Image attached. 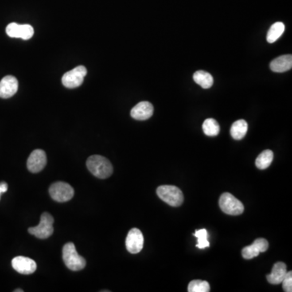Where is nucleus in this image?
Listing matches in <instances>:
<instances>
[{
  "label": "nucleus",
  "mask_w": 292,
  "mask_h": 292,
  "mask_svg": "<svg viewBox=\"0 0 292 292\" xmlns=\"http://www.w3.org/2000/svg\"><path fill=\"white\" fill-rule=\"evenodd\" d=\"M219 206L223 213L232 216L241 215L244 211L243 203L229 192H225L220 196Z\"/></svg>",
  "instance_id": "nucleus-4"
},
{
  "label": "nucleus",
  "mask_w": 292,
  "mask_h": 292,
  "mask_svg": "<svg viewBox=\"0 0 292 292\" xmlns=\"http://www.w3.org/2000/svg\"><path fill=\"white\" fill-rule=\"evenodd\" d=\"M284 291H292V272H286V275L282 281Z\"/></svg>",
  "instance_id": "nucleus-24"
},
{
  "label": "nucleus",
  "mask_w": 292,
  "mask_h": 292,
  "mask_svg": "<svg viewBox=\"0 0 292 292\" xmlns=\"http://www.w3.org/2000/svg\"><path fill=\"white\" fill-rule=\"evenodd\" d=\"M6 33L10 37L28 40L33 37L34 29L30 25H19L17 23H11L7 26Z\"/></svg>",
  "instance_id": "nucleus-9"
},
{
  "label": "nucleus",
  "mask_w": 292,
  "mask_h": 292,
  "mask_svg": "<svg viewBox=\"0 0 292 292\" xmlns=\"http://www.w3.org/2000/svg\"><path fill=\"white\" fill-rule=\"evenodd\" d=\"M15 292H23V290H21V289H18V290H15Z\"/></svg>",
  "instance_id": "nucleus-26"
},
{
  "label": "nucleus",
  "mask_w": 292,
  "mask_h": 292,
  "mask_svg": "<svg viewBox=\"0 0 292 292\" xmlns=\"http://www.w3.org/2000/svg\"><path fill=\"white\" fill-rule=\"evenodd\" d=\"M63 260L69 270L79 271L86 267V261L77 254L73 243H66L63 247Z\"/></svg>",
  "instance_id": "nucleus-2"
},
{
  "label": "nucleus",
  "mask_w": 292,
  "mask_h": 292,
  "mask_svg": "<svg viewBox=\"0 0 292 292\" xmlns=\"http://www.w3.org/2000/svg\"><path fill=\"white\" fill-rule=\"evenodd\" d=\"M86 165L89 171L97 178L106 179L112 175V165L107 158L102 156H91L87 160Z\"/></svg>",
  "instance_id": "nucleus-1"
},
{
  "label": "nucleus",
  "mask_w": 292,
  "mask_h": 292,
  "mask_svg": "<svg viewBox=\"0 0 292 292\" xmlns=\"http://www.w3.org/2000/svg\"><path fill=\"white\" fill-rule=\"evenodd\" d=\"M12 266L16 271L25 275L33 274L37 270V264L33 260L21 256L13 258Z\"/></svg>",
  "instance_id": "nucleus-11"
},
{
  "label": "nucleus",
  "mask_w": 292,
  "mask_h": 292,
  "mask_svg": "<svg viewBox=\"0 0 292 292\" xmlns=\"http://www.w3.org/2000/svg\"><path fill=\"white\" fill-rule=\"evenodd\" d=\"M47 155L41 149H35L27 161V168L32 173H38L43 171L47 165Z\"/></svg>",
  "instance_id": "nucleus-10"
},
{
  "label": "nucleus",
  "mask_w": 292,
  "mask_h": 292,
  "mask_svg": "<svg viewBox=\"0 0 292 292\" xmlns=\"http://www.w3.org/2000/svg\"><path fill=\"white\" fill-rule=\"evenodd\" d=\"M193 80L203 89H210L214 84V78L211 74L204 71H197L193 75Z\"/></svg>",
  "instance_id": "nucleus-18"
},
{
  "label": "nucleus",
  "mask_w": 292,
  "mask_h": 292,
  "mask_svg": "<svg viewBox=\"0 0 292 292\" xmlns=\"http://www.w3.org/2000/svg\"><path fill=\"white\" fill-rule=\"evenodd\" d=\"M202 129L204 134L208 137L218 136L220 131L219 123L215 119H205L203 123Z\"/></svg>",
  "instance_id": "nucleus-21"
},
{
  "label": "nucleus",
  "mask_w": 292,
  "mask_h": 292,
  "mask_svg": "<svg viewBox=\"0 0 292 292\" xmlns=\"http://www.w3.org/2000/svg\"><path fill=\"white\" fill-rule=\"evenodd\" d=\"M54 218L49 213H43L40 223L37 227L29 228V232L38 239H47L54 232Z\"/></svg>",
  "instance_id": "nucleus-5"
},
{
  "label": "nucleus",
  "mask_w": 292,
  "mask_h": 292,
  "mask_svg": "<svg viewBox=\"0 0 292 292\" xmlns=\"http://www.w3.org/2000/svg\"><path fill=\"white\" fill-rule=\"evenodd\" d=\"M284 30H285V25H284L283 23H274V25H272L268 31L267 37H266L268 43H275L282 36Z\"/></svg>",
  "instance_id": "nucleus-20"
},
{
  "label": "nucleus",
  "mask_w": 292,
  "mask_h": 292,
  "mask_svg": "<svg viewBox=\"0 0 292 292\" xmlns=\"http://www.w3.org/2000/svg\"><path fill=\"white\" fill-rule=\"evenodd\" d=\"M273 159H274V153L270 149H266L265 151L260 153L259 156L257 157L256 165L258 169H266L270 166Z\"/></svg>",
  "instance_id": "nucleus-19"
},
{
  "label": "nucleus",
  "mask_w": 292,
  "mask_h": 292,
  "mask_svg": "<svg viewBox=\"0 0 292 292\" xmlns=\"http://www.w3.org/2000/svg\"><path fill=\"white\" fill-rule=\"evenodd\" d=\"M8 189H9V186L6 182L0 183V197H1V194L6 192Z\"/></svg>",
  "instance_id": "nucleus-25"
},
{
  "label": "nucleus",
  "mask_w": 292,
  "mask_h": 292,
  "mask_svg": "<svg viewBox=\"0 0 292 292\" xmlns=\"http://www.w3.org/2000/svg\"><path fill=\"white\" fill-rule=\"evenodd\" d=\"M87 75V69L84 66H78L69 72H66L62 78V83L66 88L75 89L81 86Z\"/></svg>",
  "instance_id": "nucleus-6"
},
{
  "label": "nucleus",
  "mask_w": 292,
  "mask_h": 292,
  "mask_svg": "<svg viewBox=\"0 0 292 292\" xmlns=\"http://www.w3.org/2000/svg\"><path fill=\"white\" fill-rule=\"evenodd\" d=\"M188 290L189 292H208L211 286L206 281L193 280L188 284Z\"/></svg>",
  "instance_id": "nucleus-22"
},
{
  "label": "nucleus",
  "mask_w": 292,
  "mask_h": 292,
  "mask_svg": "<svg viewBox=\"0 0 292 292\" xmlns=\"http://www.w3.org/2000/svg\"><path fill=\"white\" fill-rule=\"evenodd\" d=\"M193 235L197 238L196 247H198V248L203 249V248H205V247H210V242L208 241V233H207L205 229L197 230L193 234Z\"/></svg>",
  "instance_id": "nucleus-23"
},
{
  "label": "nucleus",
  "mask_w": 292,
  "mask_h": 292,
  "mask_svg": "<svg viewBox=\"0 0 292 292\" xmlns=\"http://www.w3.org/2000/svg\"><path fill=\"white\" fill-rule=\"evenodd\" d=\"M269 247V243L266 239H256L254 243L250 246L243 247L242 249V256L244 259H252L259 255L261 253L267 251Z\"/></svg>",
  "instance_id": "nucleus-12"
},
{
  "label": "nucleus",
  "mask_w": 292,
  "mask_h": 292,
  "mask_svg": "<svg viewBox=\"0 0 292 292\" xmlns=\"http://www.w3.org/2000/svg\"><path fill=\"white\" fill-rule=\"evenodd\" d=\"M144 236L139 229L133 228L129 231L126 238V247L132 254H137L142 250Z\"/></svg>",
  "instance_id": "nucleus-8"
},
{
  "label": "nucleus",
  "mask_w": 292,
  "mask_h": 292,
  "mask_svg": "<svg viewBox=\"0 0 292 292\" xmlns=\"http://www.w3.org/2000/svg\"><path fill=\"white\" fill-rule=\"evenodd\" d=\"M51 198L58 202H66L73 197L74 189L70 184L64 182H56L50 187Z\"/></svg>",
  "instance_id": "nucleus-7"
},
{
  "label": "nucleus",
  "mask_w": 292,
  "mask_h": 292,
  "mask_svg": "<svg viewBox=\"0 0 292 292\" xmlns=\"http://www.w3.org/2000/svg\"><path fill=\"white\" fill-rule=\"evenodd\" d=\"M286 272H287V269H286V265L283 262H277L273 266L271 274H268L266 277L268 282L274 285L282 283V279L286 275Z\"/></svg>",
  "instance_id": "nucleus-16"
},
{
  "label": "nucleus",
  "mask_w": 292,
  "mask_h": 292,
  "mask_svg": "<svg viewBox=\"0 0 292 292\" xmlns=\"http://www.w3.org/2000/svg\"><path fill=\"white\" fill-rule=\"evenodd\" d=\"M18 90V80L13 76H7L0 81V98H9Z\"/></svg>",
  "instance_id": "nucleus-13"
},
{
  "label": "nucleus",
  "mask_w": 292,
  "mask_h": 292,
  "mask_svg": "<svg viewBox=\"0 0 292 292\" xmlns=\"http://www.w3.org/2000/svg\"><path fill=\"white\" fill-rule=\"evenodd\" d=\"M157 196L171 206H180L184 202L182 191L173 185H161L157 189Z\"/></svg>",
  "instance_id": "nucleus-3"
},
{
  "label": "nucleus",
  "mask_w": 292,
  "mask_h": 292,
  "mask_svg": "<svg viewBox=\"0 0 292 292\" xmlns=\"http://www.w3.org/2000/svg\"><path fill=\"white\" fill-rule=\"evenodd\" d=\"M153 114V105L149 102H141L131 110V116L137 120H146Z\"/></svg>",
  "instance_id": "nucleus-14"
},
{
  "label": "nucleus",
  "mask_w": 292,
  "mask_h": 292,
  "mask_svg": "<svg viewBox=\"0 0 292 292\" xmlns=\"http://www.w3.org/2000/svg\"><path fill=\"white\" fill-rule=\"evenodd\" d=\"M248 129L247 122L243 119L235 121L231 128V137L235 140H241L245 137Z\"/></svg>",
  "instance_id": "nucleus-17"
},
{
  "label": "nucleus",
  "mask_w": 292,
  "mask_h": 292,
  "mask_svg": "<svg viewBox=\"0 0 292 292\" xmlns=\"http://www.w3.org/2000/svg\"><path fill=\"white\" fill-rule=\"evenodd\" d=\"M270 69L274 72H287L292 68L291 55H285L276 58L270 63Z\"/></svg>",
  "instance_id": "nucleus-15"
}]
</instances>
